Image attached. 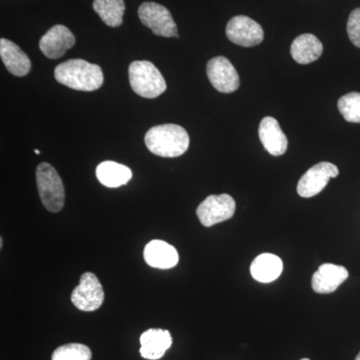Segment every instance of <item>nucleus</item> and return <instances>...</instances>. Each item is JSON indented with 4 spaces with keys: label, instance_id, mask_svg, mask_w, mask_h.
<instances>
[{
    "label": "nucleus",
    "instance_id": "1",
    "mask_svg": "<svg viewBox=\"0 0 360 360\" xmlns=\"http://www.w3.org/2000/svg\"><path fill=\"white\" fill-rule=\"evenodd\" d=\"M54 77L59 84L80 91H94L103 84L101 66L84 59H70L54 70Z\"/></svg>",
    "mask_w": 360,
    "mask_h": 360
},
{
    "label": "nucleus",
    "instance_id": "2",
    "mask_svg": "<svg viewBox=\"0 0 360 360\" xmlns=\"http://www.w3.org/2000/svg\"><path fill=\"white\" fill-rule=\"evenodd\" d=\"M146 148L153 155L174 158L184 155L189 148V135L176 124L156 125L146 132Z\"/></svg>",
    "mask_w": 360,
    "mask_h": 360
},
{
    "label": "nucleus",
    "instance_id": "3",
    "mask_svg": "<svg viewBox=\"0 0 360 360\" xmlns=\"http://www.w3.org/2000/svg\"><path fill=\"white\" fill-rule=\"evenodd\" d=\"M130 86L144 98H155L167 90V82L150 61H134L129 65Z\"/></svg>",
    "mask_w": 360,
    "mask_h": 360
},
{
    "label": "nucleus",
    "instance_id": "4",
    "mask_svg": "<svg viewBox=\"0 0 360 360\" xmlns=\"http://www.w3.org/2000/svg\"><path fill=\"white\" fill-rule=\"evenodd\" d=\"M37 184L44 207L51 212H61L65 206V191L56 168L49 163H40L37 168Z\"/></svg>",
    "mask_w": 360,
    "mask_h": 360
},
{
    "label": "nucleus",
    "instance_id": "5",
    "mask_svg": "<svg viewBox=\"0 0 360 360\" xmlns=\"http://www.w3.org/2000/svg\"><path fill=\"white\" fill-rule=\"evenodd\" d=\"M139 18L158 37H179L176 23L167 7L155 2H144L139 8Z\"/></svg>",
    "mask_w": 360,
    "mask_h": 360
},
{
    "label": "nucleus",
    "instance_id": "6",
    "mask_svg": "<svg viewBox=\"0 0 360 360\" xmlns=\"http://www.w3.org/2000/svg\"><path fill=\"white\" fill-rule=\"evenodd\" d=\"M236 207V201L229 194L210 195L198 205L196 214L203 226L210 227L231 219Z\"/></svg>",
    "mask_w": 360,
    "mask_h": 360
},
{
    "label": "nucleus",
    "instance_id": "7",
    "mask_svg": "<svg viewBox=\"0 0 360 360\" xmlns=\"http://www.w3.org/2000/svg\"><path fill=\"white\" fill-rule=\"evenodd\" d=\"M103 288L98 278L91 272H84L71 293V302L82 311H94L103 305Z\"/></svg>",
    "mask_w": 360,
    "mask_h": 360
},
{
    "label": "nucleus",
    "instance_id": "8",
    "mask_svg": "<svg viewBox=\"0 0 360 360\" xmlns=\"http://www.w3.org/2000/svg\"><path fill=\"white\" fill-rule=\"evenodd\" d=\"M340 174L338 167L330 162H319L309 168L297 184V193L302 198H314L328 186L329 179Z\"/></svg>",
    "mask_w": 360,
    "mask_h": 360
},
{
    "label": "nucleus",
    "instance_id": "9",
    "mask_svg": "<svg viewBox=\"0 0 360 360\" xmlns=\"http://www.w3.org/2000/svg\"><path fill=\"white\" fill-rule=\"evenodd\" d=\"M226 37L233 44L243 47H252L262 44L264 30L257 21L245 15L232 18L226 25Z\"/></svg>",
    "mask_w": 360,
    "mask_h": 360
},
{
    "label": "nucleus",
    "instance_id": "10",
    "mask_svg": "<svg viewBox=\"0 0 360 360\" xmlns=\"http://www.w3.org/2000/svg\"><path fill=\"white\" fill-rule=\"evenodd\" d=\"M210 84L222 94H231L238 89L239 75L231 61L224 56L210 59L206 66Z\"/></svg>",
    "mask_w": 360,
    "mask_h": 360
},
{
    "label": "nucleus",
    "instance_id": "11",
    "mask_svg": "<svg viewBox=\"0 0 360 360\" xmlns=\"http://www.w3.org/2000/svg\"><path fill=\"white\" fill-rule=\"evenodd\" d=\"M75 44L73 33L65 25L52 26L41 39L39 40V49L46 58L56 59L65 56L68 49Z\"/></svg>",
    "mask_w": 360,
    "mask_h": 360
},
{
    "label": "nucleus",
    "instance_id": "12",
    "mask_svg": "<svg viewBox=\"0 0 360 360\" xmlns=\"http://www.w3.org/2000/svg\"><path fill=\"white\" fill-rule=\"evenodd\" d=\"M347 277L348 271L345 267L333 264H321L312 276V290L319 295L335 292Z\"/></svg>",
    "mask_w": 360,
    "mask_h": 360
},
{
    "label": "nucleus",
    "instance_id": "13",
    "mask_svg": "<svg viewBox=\"0 0 360 360\" xmlns=\"http://www.w3.org/2000/svg\"><path fill=\"white\" fill-rule=\"evenodd\" d=\"M262 146L269 155L281 156L285 153L288 141L276 118L266 116L262 120L258 129Z\"/></svg>",
    "mask_w": 360,
    "mask_h": 360
},
{
    "label": "nucleus",
    "instance_id": "14",
    "mask_svg": "<svg viewBox=\"0 0 360 360\" xmlns=\"http://www.w3.org/2000/svg\"><path fill=\"white\" fill-rule=\"evenodd\" d=\"M143 257L149 266L160 269H169L179 264V255L174 246L163 240H151L146 245Z\"/></svg>",
    "mask_w": 360,
    "mask_h": 360
},
{
    "label": "nucleus",
    "instance_id": "15",
    "mask_svg": "<svg viewBox=\"0 0 360 360\" xmlns=\"http://www.w3.org/2000/svg\"><path fill=\"white\" fill-rule=\"evenodd\" d=\"M141 352L143 359L156 360L165 355L172 347V338L169 331L160 328H151L141 336Z\"/></svg>",
    "mask_w": 360,
    "mask_h": 360
},
{
    "label": "nucleus",
    "instance_id": "16",
    "mask_svg": "<svg viewBox=\"0 0 360 360\" xmlns=\"http://www.w3.org/2000/svg\"><path fill=\"white\" fill-rule=\"evenodd\" d=\"M0 56L6 70L15 77H22L28 75L32 68L30 59L18 45L11 40L0 39Z\"/></svg>",
    "mask_w": 360,
    "mask_h": 360
},
{
    "label": "nucleus",
    "instance_id": "17",
    "mask_svg": "<svg viewBox=\"0 0 360 360\" xmlns=\"http://www.w3.org/2000/svg\"><path fill=\"white\" fill-rule=\"evenodd\" d=\"M323 45L314 34L304 33L293 40L290 47L292 58L300 65H309L321 58Z\"/></svg>",
    "mask_w": 360,
    "mask_h": 360
},
{
    "label": "nucleus",
    "instance_id": "18",
    "mask_svg": "<svg viewBox=\"0 0 360 360\" xmlns=\"http://www.w3.org/2000/svg\"><path fill=\"white\" fill-rule=\"evenodd\" d=\"M283 260L271 253L258 255L250 265L251 276L258 283H269L276 281L283 272Z\"/></svg>",
    "mask_w": 360,
    "mask_h": 360
},
{
    "label": "nucleus",
    "instance_id": "19",
    "mask_svg": "<svg viewBox=\"0 0 360 360\" xmlns=\"http://www.w3.org/2000/svg\"><path fill=\"white\" fill-rule=\"evenodd\" d=\"M96 177L103 186L115 188L127 184L131 179L132 172L115 161H103L96 168Z\"/></svg>",
    "mask_w": 360,
    "mask_h": 360
},
{
    "label": "nucleus",
    "instance_id": "20",
    "mask_svg": "<svg viewBox=\"0 0 360 360\" xmlns=\"http://www.w3.org/2000/svg\"><path fill=\"white\" fill-rule=\"evenodd\" d=\"M94 9L106 25L118 27L122 25L125 11L123 0H94Z\"/></svg>",
    "mask_w": 360,
    "mask_h": 360
},
{
    "label": "nucleus",
    "instance_id": "21",
    "mask_svg": "<svg viewBox=\"0 0 360 360\" xmlns=\"http://www.w3.org/2000/svg\"><path fill=\"white\" fill-rule=\"evenodd\" d=\"M91 350L80 343H68L59 347L52 354L51 360H91Z\"/></svg>",
    "mask_w": 360,
    "mask_h": 360
},
{
    "label": "nucleus",
    "instance_id": "22",
    "mask_svg": "<svg viewBox=\"0 0 360 360\" xmlns=\"http://www.w3.org/2000/svg\"><path fill=\"white\" fill-rule=\"evenodd\" d=\"M338 110L348 122L360 123V94L350 92L340 97Z\"/></svg>",
    "mask_w": 360,
    "mask_h": 360
},
{
    "label": "nucleus",
    "instance_id": "23",
    "mask_svg": "<svg viewBox=\"0 0 360 360\" xmlns=\"http://www.w3.org/2000/svg\"><path fill=\"white\" fill-rule=\"evenodd\" d=\"M347 34L350 41L360 49V7L349 14L347 21Z\"/></svg>",
    "mask_w": 360,
    "mask_h": 360
},
{
    "label": "nucleus",
    "instance_id": "24",
    "mask_svg": "<svg viewBox=\"0 0 360 360\" xmlns=\"http://www.w3.org/2000/svg\"><path fill=\"white\" fill-rule=\"evenodd\" d=\"M34 153H35V155H39L40 151L39 150H37V149H35Z\"/></svg>",
    "mask_w": 360,
    "mask_h": 360
},
{
    "label": "nucleus",
    "instance_id": "25",
    "mask_svg": "<svg viewBox=\"0 0 360 360\" xmlns=\"http://www.w3.org/2000/svg\"><path fill=\"white\" fill-rule=\"evenodd\" d=\"M355 360H360V352L359 354H357L356 359Z\"/></svg>",
    "mask_w": 360,
    "mask_h": 360
},
{
    "label": "nucleus",
    "instance_id": "26",
    "mask_svg": "<svg viewBox=\"0 0 360 360\" xmlns=\"http://www.w3.org/2000/svg\"><path fill=\"white\" fill-rule=\"evenodd\" d=\"M300 360H310L309 359H300Z\"/></svg>",
    "mask_w": 360,
    "mask_h": 360
}]
</instances>
